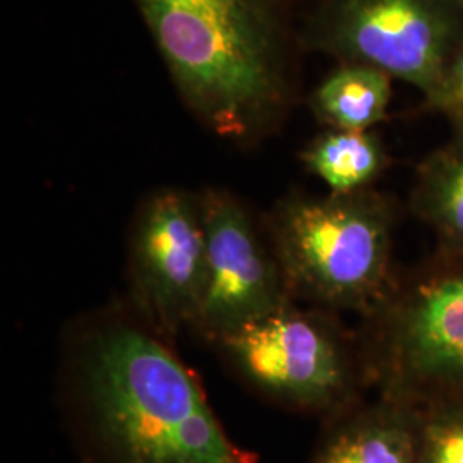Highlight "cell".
Returning <instances> with one entry per match:
<instances>
[{
	"label": "cell",
	"mask_w": 463,
	"mask_h": 463,
	"mask_svg": "<svg viewBox=\"0 0 463 463\" xmlns=\"http://www.w3.org/2000/svg\"><path fill=\"white\" fill-rule=\"evenodd\" d=\"M206 231V287L193 330L210 344L290 300L268 235L227 189L199 193Z\"/></svg>",
	"instance_id": "obj_8"
},
{
	"label": "cell",
	"mask_w": 463,
	"mask_h": 463,
	"mask_svg": "<svg viewBox=\"0 0 463 463\" xmlns=\"http://www.w3.org/2000/svg\"><path fill=\"white\" fill-rule=\"evenodd\" d=\"M298 302L212 345L256 393L290 411L333 419L357 405L361 388L369 384L361 340L331 311Z\"/></svg>",
	"instance_id": "obj_4"
},
{
	"label": "cell",
	"mask_w": 463,
	"mask_h": 463,
	"mask_svg": "<svg viewBox=\"0 0 463 463\" xmlns=\"http://www.w3.org/2000/svg\"><path fill=\"white\" fill-rule=\"evenodd\" d=\"M424 107L445 117L453 128V134H463V40L432 90L424 99Z\"/></svg>",
	"instance_id": "obj_14"
},
{
	"label": "cell",
	"mask_w": 463,
	"mask_h": 463,
	"mask_svg": "<svg viewBox=\"0 0 463 463\" xmlns=\"http://www.w3.org/2000/svg\"><path fill=\"white\" fill-rule=\"evenodd\" d=\"M57 378L86 463H258L232 441L172 340L131 304L72 321Z\"/></svg>",
	"instance_id": "obj_1"
},
{
	"label": "cell",
	"mask_w": 463,
	"mask_h": 463,
	"mask_svg": "<svg viewBox=\"0 0 463 463\" xmlns=\"http://www.w3.org/2000/svg\"><path fill=\"white\" fill-rule=\"evenodd\" d=\"M419 409L393 398L333 417L311 463H417Z\"/></svg>",
	"instance_id": "obj_9"
},
{
	"label": "cell",
	"mask_w": 463,
	"mask_h": 463,
	"mask_svg": "<svg viewBox=\"0 0 463 463\" xmlns=\"http://www.w3.org/2000/svg\"><path fill=\"white\" fill-rule=\"evenodd\" d=\"M298 160L311 175L325 183L331 194L373 189L392 165L380 134L328 128L300 149Z\"/></svg>",
	"instance_id": "obj_12"
},
{
	"label": "cell",
	"mask_w": 463,
	"mask_h": 463,
	"mask_svg": "<svg viewBox=\"0 0 463 463\" xmlns=\"http://www.w3.org/2000/svg\"><path fill=\"white\" fill-rule=\"evenodd\" d=\"M185 107L218 137L254 146L294 95V55L280 0H134Z\"/></svg>",
	"instance_id": "obj_2"
},
{
	"label": "cell",
	"mask_w": 463,
	"mask_h": 463,
	"mask_svg": "<svg viewBox=\"0 0 463 463\" xmlns=\"http://www.w3.org/2000/svg\"><path fill=\"white\" fill-rule=\"evenodd\" d=\"M397 215L393 198L374 187L283 196L266 216L265 232L290 296L331 313L373 315L398 283Z\"/></svg>",
	"instance_id": "obj_3"
},
{
	"label": "cell",
	"mask_w": 463,
	"mask_h": 463,
	"mask_svg": "<svg viewBox=\"0 0 463 463\" xmlns=\"http://www.w3.org/2000/svg\"><path fill=\"white\" fill-rule=\"evenodd\" d=\"M364 319L365 374L381 397L415 407L463 400V263L398 280Z\"/></svg>",
	"instance_id": "obj_5"
},
{
	"label": "cell",
	"mask_w": 463,
	"mask_h": 463,
	"mask_svg": "<svg viewBox=\"0 0 463 463\" xmlns=\"http://www.w3.org/2000/svg\"><path fill=\"white\" fill-rule=\"evenodd\" d=\"M206 254L199 193L160 187L139 204L128 246L131 306L168 340L198 319Z\"/></svg>",
	"instance_id": "obj_7"
},
{
	"label": "cell",
	"mask_w": 463,
	"mask_h": 463,
	"mask_svg": "<svg viewBox=\"0 0 463 463\" xmlns=\"http://www.w3.org/2000/svg\"><path fill=\"white\" fill-rule=\"evenodd\" d=\"M392 83L393 78L376 67L338 62L313 90L309 109L328 129L373 131L388 118Z\"/></svg>",
	"instance_id": "obj_11"
},
{
	"label": "cell",
	"mask_w": 463,
	"mask_h": 463,
	"mask_svg": "<svg viewBox=\"0 0 463 463\" xmlns=\"http://www.w3.org/2000/svg\"><path fill=\"white\" fill-rule=\"evenodd\" d=\"M463 40V0H319L302 42L338 62L365 64L424 99Z\"/></svg>",
	"instance_id": "obj_6"
},
{
	"label": "cell",
	"mask_w": 463,
	"mask_h": 463,
	"mask_svg": "<svg viewBox=\"0 0 463 463\" xmlns=\"http://www.w3.org/2000/svg\"><path fill=\"white\" fill-rule=\"evenodd\" d=\"M419 409L417 463H463V400Z\"/></svg>",
	"instance_id": "obj_13"
},
{
	"label": "cell",
	"mask_w": 463,
	"mask_h": 463,
	"mask_svg": "<svg viewBox=\"0 0 463 463\" xmlns=\"http://www.w3.org/2000/svg\"><path fill=\"white\" fill-rule=\"evenodd\" d=\"M411 208L434 232L448 261L463 263V134L419 164Z\"/></svg>",
	"instance_id": "obj_10"
}]
</instances>
